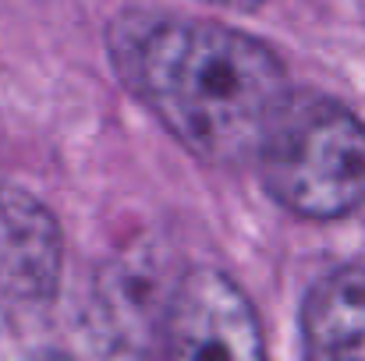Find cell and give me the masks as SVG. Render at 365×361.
Wrapping results in <instances>:
<instances>
[{
	"instance_id": "5b68a950",
	"label": "cell",
	"mask_w": 365,
	"mask_h": 361,
	"mask_svg": "<svg viewBox=\"0 0 365 361\" xmlns=\"http://www.w3.org/2000/svg\"><path fill=\"white\" fill-rule=\"evenodd\" d=\"M305 361H365V266L327 273L302 305Z\"/></svg>"
},
{
	"instance_id": "277c9868",
	"label": "cell",
	"mask_w": 365,
	"mask_h": 361,
	"mask_svg": "<svg viewBox=\"0 0 365 361\" xmlns=\"http://www.w3.org/2000/svg\"><path fill=\"white\" fill-rule=\"evenodd\" d=\"M64 238L53 213L29 192L0 184V301L39 308L53 301Z\"/></svg>"
},
{
	"instance_id": "7a4b0ae2",
	"label": "cell",
	"mask_w": 365,
	"mask_h": 361,
	"mask_svg": "<svg viewBox=\"0 0 365 361\" xmlns=\"http://www.w3.org/2000/svg\"><path fill=\"white\" fill-rule=\"evenodd\" d=\"M259 174L294 216L341 220L365 202V124L327 96H291L262 142Z\"/></svg>"
},
{
	"instance_id": "52a82bcc",
	"label": "cell",
	"mask_w": 365,
	"mask_h": 361,
	"mask_svg": "<svg viewBox=\"0 0 365 361\" xmlns=\"http://www.w3.org/2000/svg\"><path fill=\"white\" fill-rule=\"evenodd\" d=\"M29 361H68V358H64V355H50V351H46V355H32Z\"/></svg>"
},
{
	"instance_id": "3957f363",
	"label": "cell",
	"mask_w": 365,
	"mask_h": 361,
	"mask_svg": "<svg viewBox=\"0 0 365 361\" xmlns=\"http://www.w3.org/2000/svg\"><path fill=\"white\" fill-rule=\"evenodd\" d=\"M163 361H266L262 326L242 287L213 269H188L163 312Z\"/></svg>"
},
{
	"instance_id": "8992f818",
	"label": "cell",
	"mask_w": 365,
	"mask_h": 361,
	"mask_svg": "<svg viewBox=\"0 0 365 361\" xmlns=\"http://www.w3.org/2000/svg\"><path fill=\"white\" fill-rule=\"evenodd\" d=\"M210 4H220V7H231V11H255V7H262V0H210Z\"/></svg>"
},
{
	"instance_id": "6da1fadb",
	"label": "cell",
	"mask_w": 365,
	"mask_h": 361,
	"mask_svg": "<svg viewBox=\"0 0 365 361\" xmlns=\"http://www.w3.org/2000/svg\"><path fill=\"white\" fill-rule=\"evenodd\" d=\"M110 64L131 96L199 159H259L291 100L280 57L255 36L170 14L128 11L107 36Z\"/></svg>"
}]
</instances>
